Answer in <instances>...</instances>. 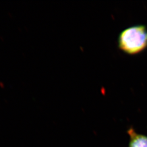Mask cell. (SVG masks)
Masks as SVG:
<instances>
[{
	"label": "cell",
	"mask_w": 147,
	"mask_h": 147,
	"mask_svg": "<svg viewBox=\"0 0 147 147\" xmlns=\"http://www.w3.org/2000/svg\"><path fill=\"white\" fill-rule=\"evenodd\" d=\"M127 133L130 137L129 147H147V136L137 133L132 127Z\"/></svg>",
	"instance_id": "obj_2"
},
{
	"label": "cell",
	"mask_w": 147,
	"mask_h": 147,
	"mask_svg": "<svg viewBox=\"0 0 147 147\" xmlns=\"http://www.w3.org/2000/svg\"><path fill=\"white\" fill-rule=\"evenodd\" d=\"M118 47L126 54L134 55L147 47V29L143 25L127 27L121 32L118 38Z\"/></svg>",
	"instance_id": "obj_1"
}]
</instances>
